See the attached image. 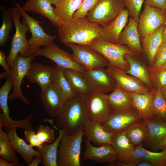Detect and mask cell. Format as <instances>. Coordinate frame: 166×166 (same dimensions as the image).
<instances>
[{
    "mask_svg": "<svg viewBox=\"0 0 166 166\" xmlns=\"http://www.w3.org/2000/svg\"><path fill=\"white\" fill-rule=\"evenodd\" d=\"M154 91L144 94L130 93L133 107L138 111L142 120L156 118L152 105Z\"/></svg>",
    "mask_w": 166,
    "mask_h": 166,
    "instance_id": "26",
    "label": "cell"
},
{
    "mask_svg": "<svg viewBox=\"0 0 166 166\" xmlns=\"http://www.w3.org/2000/svg\"><path fill=\"white\" fill-rule=\"evenodd\" d=\"M102 26L89 21L86 17L71 20L67 24L58 28L60 42L65 45L74 44L89 45L101 38Z\"/></svg>",
    "mask_w": 166,
    "mask_h": 166,
    "instance_id": "1",
    "label": "cell"
},
{
    "mask_svg": "<svg viewBox=\"0 0 166 166\" xmlns=\"http://www.w3.org/2000/svg\"><path fill=\"white\" fill-rule=\"evenodd\" d=\"M144 0H124V5L128 11L129 15L138 22Z\"/></svg>",
    "mask_w": 166,
    "mask_h": 166,
    "instance_id": "41",
    "label": "cell"
},
{
    "mask_svg": "<svg viewBox=\"0 0 166 166\" xmlns=\"http://www.w3.org/2000/svg\"><path fill=\"white\" fill-rule=\"evenodd\" d=\"M89 119L101 123L108 120L114 112L105 93L91 92L85 98Z\"/></svg>",
    "mask_w": 166,
    "mask_h": 166,
    "instance_id": "9",
    "label": "cell"
},
{
    "mask_svg": "<svg viewBox=\"0 0 166 166\" xmlns=\"http://www.w3.org/2000/svg\"><path fill=\"white\" fill-rule=\"evenodd\" d=\"M56 68L37 63H31L26 77L32 83L38 84L41 89L53 82Z\"/></svg>",
    "mask_w": 166,
    "mask_h": 166,
    "instance_id": "18",
    "label": "cell"
},
{
    "mask_svg": "<svg viewBox=\"0 0 166 166\" xmlns=\"http://www.w3.org/2000/svg\"><path fill=\"white\" fill-rule=\"evenodd\" d=\"M63 69L66 78L77 94L85 98L91 93L81 73L72 69Z\"/></svg>",
    "mask_w": 166,
    "mask_h": 166,
    "instance_id": "32",
    "label": "cell"
},
{
    "mask_svg": "<svg viewBox=\"0 0 166 166\" xmlns=\"http://www.w3.org/2000/svg\"><path fill=\"white\" fill-rule=\"evenodd\" d=\"M155 70L156 71L155 78L160 88L159 89H160L166 86V68Z\"/></svg>",
    "mask_w": 166,
    "mask_h": 166,
    "instance_id": "45",
    "label": "cell"
},
{
    "mask_svg": "<svg viewBox=\"0 0 166 166\" xmlns=\"http://www.w3.org/2000/svg\"><path fill=\"white\" fill-rule=\"evenodd\" d=\"M10 10L15 31L12 40L9 53L6 57V61L10 68L18 54L25 57L30 56L28 40L26 38V34L30 31L28 26L24 18L20 22L22 15L17 7H13Z\"/></svg>",
    "mask_w": 166,
    "mask_h": 166,
    "instance_id": "4",
    "label": "cell"
},
{
    "mask_svg": "<svg viewBox=\"0 0 166 166\" xmlns=\"http://www.w3.org/2000/svg\"><path fill=\"white\" fill-rule=\"evenodd\" d=\"M148 126V136L144 144L152 149L158 148L162 140L166 136V123L156 118L151 120H143Z\"/></svg>",
    "mask_w": 166,
    "mask_h": 166,
    "instance_id": "27",
    "label": "cell"
},
{
    "mask_svg": "<svg viewBox=\"0 0 166 166\" xmlns=\"http://www.w3.org/2000/svg\"><path fill=\"white\" fill-rule=\"evenodd\" d=\"M84 125L72 134L64 133L57 151V166H80L81 145L84 136Z\"/></svg>",
    "mask_w": 166,
    "mask_h": 166,
    "instance_id": "3",
    "label": "cell"
},
{
    "mask_svg": "<svg viewBox=\"0 0 166 166\" xmlns=\"http://www.w3.org/2000/svg\"><path fill=\"white\" fill-rule=\"evenodd\" d=\"M166 22V11L150 6L144 2L143 10L140 15L138 22L140 37L142 38L154 31Z\"/></svg>",
    "mask_w": 166,
    "mask_h": 166,
    "instance_id": "13",
    "label": "cell"
},
{
    "mask_svg": "<svg viewBox=\"0 0 166 166\" xmlns=\"http://www.w3.org/2000/svg\"><path fill=\"white\" fill-rule=\"evenodd\" d=\"M124 0H99L86 16L90 21L104 26L124 9Z\"/></svg>",
    "mask_w": 166,
    "mask_h": 166,
    "instance_id": "6",
    "label": "cell"
},
{
    "mask_svg": "<svg viewBox=\"0 0 166 166\" xmlns=\"http://www.w3.org/2000/svg\"><path fill=\"white\" fill-rule=\"evenodd\" d=\"M84 141L85 149L82 157L83 160H92L98 163H109L112 166L118 160L116 151L111 144L96 147L89 140L85 139Z\"/></svg>",
    "mask_w": 166,
    "mask_h": 166,
    "instance_id": "16",
    "label": "cell"
},
{
    "mask_svg": "<svg viewBox=\"0 0 166 166\" xmlns=\"http://www.w3.org/2000/svg\"><path fill=\"white\" fill-rule=\"evenodd\" d=\"M2 20L0 28V45L3 46L9 38V34L14 23L10 9L3 11Z\"/></svg>",
    "mask_w": 166,
    "mask_h": 166,
    "instance_id": "38",
    "label": "cell"
},
{
    "mask_svg": "<svg viewBox=\"0 0 166 166\" xmlns=\"http://www.w3.org/2000/svg\"><path fill=\"white\" fill-rule=\"evenodd\" d=\"M82 0H61L55 5V14L62 24H69L74 13L80 7Z\"/></svg>",
    "mask_w": 166,
    "mask_h": 166,
    "instance_id": "29",
    "label": "cell"
},
{
    "mask_svg": "<svg viewBox=\"0 0 166 166\" xmlns=\"http://www.w3.org/2000/svg\"><path fill=\"white\" fill-rule=\"evenodd\" d=\"M166 39V26L165 27V28L164 31V32L163 34V41Z\"/></svg>",
    "mask_w": 166,
    "mask_h": 166,
    "instance_id": "53",
    "label": "cell"
},
{
    "mask_svg": "<svg viewBox=\"0 0 166 166\" xmlns=\"http://www.w3.org/2000/svg\"><path fill=\"white\" fill-rule=\"evenodd\" d=\"M36 134L42 144H50L55 140V130L48 126L41 124L38 127Z\"/></svg>",
    "mask_w": 166,
    "mask_h": 166,
    "instance_id": "40",
    "label": "cell"
},
{
    "mask_svg": "<svg viewBox=\"0 0 166 166\" xmlns=\"http://www.w3.org/2000/svg\"><path fill=\"white\" fill-rule=\"evenodd\" d=\"M116 81L117 84L130 93L144 94L149 90L137 78L129 75L125 71L118 67L109 66L106 69Z\"/></svg>",
    "mask_w": 166,
    "mask_h": 166,
    "instance_id": "17",
    "label": "cell"
},
{
    "mask_svg": "<svg viewBox=\"0 0 166 166\" xmlns=\"http://www.w3.org/2000/svg\"><path fill=\"white\" fill-rule=\"evenodd\" d=\"M40 97L44 109L50 117H57L61 113L65 102L55 83L53 82L41 89Z\"/></svg>",
    "mask_w": 166,
    "mask_h": 166,
    "instance_id": "14",
    "label": "cell"
},
{
    "mask_svg": "<svg viewBox=\"0 0 166 166\" xmlns=\"http://www.w3.org/2000/svg\"><path fill=\"white\" fill-rule=\"evenodd\" d=\"M158 148L161 149H166V136H165L160 142Z\"/></svg>",
    "mask_w": 166,
    "mask_h": 166,
    "instance_id": "50",
    "label": "cell"
},
{
    "mask_svg": "<svg viewBox=\"0 0 166 166\" xmlns=\"http://www.w3.org/2000/svg\"><path fill=\"white\" fill-rule=\"evenodd\" d=\"M44 56L55 62L62 69L74 70L81 73L85 70L73 58L72 54L53 43L39 49L34 55Z\"/></svg>",
    "mask_w": 166,
    "mask_h": 166,
    "instance_id": "10",
    "label": "cell"
},
{
    "mask_svg": "<svg viewBox=\"0 0 166 166\" xmlns=\"http://www.w3.org/2000/svg\"><path fill=\"white\" fill-rule=\"evenodd\" d=\"M0 125V157L10 162L19 163L16 152L12 147L8 133L3 131Z\"/></svg>",
    "mask_w": 166,
    "mask_h": 166,
    "instance_id": "36",
    "label": "cell"
},
{
    "mask_svg": "<svg viewBox=\"0 0 166 166\" xmlns=\"http://www.w3.org/2000/svg\"><path fill=\"white\" fill-rule=\"evenodd\" d=\"M111 145L116 153L118 160L113 166H124L132 156L135 148L127 136L125 131L114 134Z\"/></svg>",
    "mask_w": 166,
    "mask_h": 166,
    "instance_id": "20",
    "label": "cell"
},
{
    "mask_svg": "<svg viewBox=\"0 0 166 166\" xmlns=\"http://www.w3.org/2000/svg\"><path fill=\"white\" fill-rule=\"evenodd\" d=\"M142 120L137 110L134 108L115 112L106 121L101 123L107 132L115 134L125 131L134 122Z\"/></svg>",
    "mask_w": 166,
    "mask_h": 166,
    "instance_id": "15",
    "label": "cell"
},
{
    "mask_svg": "<svg viewBox=\"0 0 166 166\" xmlns=\"http://www.w3.org/2000/svg\"><path fill=\"white\" fill-rule=\"evenodd\" d=\"M89 119L85 98L78 94L65 103L62 112L56 119V125L65 133L72 134Z\"/></svg>",
    "mask_w": 166,
    "mask_h": 166,
    "instance_id": "2",
    "label": "cell"
},
{
    "mask_svg": "<svg viewBox=\"0 0 166 166\" xmlns=\"http://www.w3.org/2000/svg\"><path fill=\"white\" fill-rule=\"evenodd\" d=\"M89 45L105 57L109 62L110 66L125 71L128 69L129 65L124 56L126 54L137 55L127 46L107 42L100 38L96 39Z\"/></svg>",
    "mask_w": 166,
    "mask_h": 166,
    "instance_id": "5",
    "label": "cell"
},
{
    "mask_svg": "<svg viewBox=\"0 0 166 166\" xmlns=\"http://www.w3.org/2000/svg\"><path fill=\"white\" fill-rule=\"evenodd\" d=\"M137 166H152L149 162L146 161H143L139 163Z\"/></svg>",
    "mask_w": 166,
    "mask_h": 166,
    "instance_id": "51",
    "label": "cell"
},
{
    "mask_svg": "<svg viewBox=\"0 0 166 166\" xmlns=\"http://www.w3.org/2000/svg\"><path fill=\"white\" fill-rule=\"evenodd\" d=\"M16 128H14L8 132V136L13 148L22 156L25 163L28 165L36 156L42 155L32 147L27 144L25 140L18 136Z\"/></svg>",
    "mask_w": 166,
    "mask_h": 166,
    "instance_id": "28",
    "label": "cell"
},
{
    "mask_svg": "<svg viewBox=\"0 0 166 166\" xmlns=\"http://www.w3.org/2000/svg\"><path fill=\"white\" fill-rule=\"evenodd\" d=\"M84 136L94 144L101 146L111 144L113 133L106 131L101 123L88 119L84 125Z\"/></svg>",
    "mask_w": 166,
    "mask_h": 166,
    "instance_id": "23",
    "label": "cell"
},
{
    "mask_svg": "<svg viewBox=\"0 0 166 166\" xmlns=\"http://www.w3.org/2000/svg\"><path fill=\"white\" fill-rule=\"evenodd\" d=\"M51 5L46 0H28L22 8L26 12H32L46 18L58 28L62 24L56 16L54 7Z\"/></svg>",
    "mask_w": 166,
    "mask_h": 166,
    "instance_id": "24",
    "label": "cell"
},
{
    "mask_svg": "<svg viewBox=\"0 0 166 166\" xmlns=\"http://www.w3.org/2000/svg\"><path fill=\"white\" fill-rule=\"evenodd\" d=\"M13 87L10 76H7L4 85L0 88V106L2 113H0V121L3 125L8 124L13 120L9 115L8 105L9 94Z\"/></svg>",
    "mask_w": 166,
    "mask_h": 166,
    "instance_id": "34",
    "label": "cell"
},
{
    "mask_svg": "<svg viewBox=\"0 0 166 166\" xmlns=\"http://www.w3.org/2000/svg\"><path fill=\"white\" fill-rule=\"evenodd\" d=\"M152 102L156 117L160 119L166 118V101L162 95L160 89L154 91Z\"/></svg>",
    "mask_w": 166,
    "mask_h": 166,
    "instance_id": "39",
    "label": "cell"
},
{
    "mask_svg": "<svg viewBox=\"0 0 166 166\" xmlns=\"http://www.w3.org/2000/svg\"><path fill=\"white\" fill-rule=\"evenodd\" d=\"M55 66L56 71L53 82L55 83L60 89L65 103L78 94L74 91L66 78L63 69L56 65Z\"/></svg>",
    "mask_w": 166,
    "mask_h": 166,
    "instance_id": "37",
    "label": "cell"
},
{
    "mask_svg": "<svg viewBox=\"0 0 166 166\" xmlns=\"http://www.w3.org/2000/svg\"><path fill=\"white\" fill-rule=\"evenodd\" d=\"M23 165L19 163L10 162L0 158V166H23Z\"/></svg>",
    "mask_w": 166,
    "mask_h": 166,
    "instance_id": "49",
    "label": "cell"
},
{
    "mask_svg": "<svg viewBox=\"0 0 166 166\" xmlns=\"http://www.w3.org/2000/svg\"><path fill=\"white\" fill-rule=\"evenodd\" d=\"M137 27L138 22L130 17L120 35L118 42L119 44L126 45L137 55L143 51Z\"/></svg>",
    "mask_w": 166,
    "mask_h": 166,
    "instance_id": "22",
    "label": "cell"
},
{
    "mask_svg": "<svg viewBox=\"0 0 166 166\" xmlns=\"http://www.w3.org/2000/svg\"><path fill=\"white\" fill-rule=\"evenodd\" d=\"M14 4L18 8L28 26L31 33V37L28 40L30 56L35 57L34 56L37 50L41 47L47 46L53 43L56 36L45 33L40 24L41 21L27 14L18 3L15 2Z\"/></svg>",
    "mask_w": 166,
    "mask_h": 166,
    "instance_id": "7",
    "label": "cell"
},
{
    "mask_svg": "<svg viewBox=\"0 0 166 166\" xmlns=\"http://www.w3.org/2000/svg\"><path fill=\"white\" fill-rule=\"evenodd\" d=\"M126 134L130 142L135 146L145 140L148 134L147 125L142 120L136 121L126 130Z\"/></svg>",
    "mask_w": 166,
    "mask_h": 166,
    "instance_id": "35",
    "label": "cell"
},
{
    "mask_svg": "<svg viewBox=\"0 0 166 166\" xmlns=\"http://www.w3.org/2000/svg\"><path fill=\"white\" fill-rule=\"evenodd\" d=\"M165 68H166V61L160 68H159L157 69H162Z\"/></svg>",
    "mask_w": 166,
    "mask_h": 166,
    "instance_id": "54",
    "label": "cell"
},
{
    "mask_svg": "<svg viewBox=\"0 0 166 166\" xmlns=\"http://www.w3.org/2000/svg\"><path fill=\"white\" fill-rule=\"evenodd\" d=\"M108 97L114 113L133 107L129 93L117 84L112 92L108 95Z\"/></svg>",
    "mask_w": 166,
    "mask_h": 166,
    "instance_id": "31",
    "label": "cell"
},
{
    "mask_svg": "<svg viewBox=\"0 0 166 166\" xmlns=\"http://www.w3.org/2000/svg\"><path fill=\"white\" fill-rule=\"evenodd\" d=\"M129 15L128 9H124L113 20L102 26L100 38L107 42L118 44L120 35L126 26Z\"/></svg>",
    "mask_w": 166,
    "mask_h": 166,
    "instance_id": "21",
    "label": "cell"
},
{
    "mask_svg": "<svg viewBox=\"0 0 166 166\" xmlns=\"http://www.w3.org/2000/svg\"><path fill=\"white\" fill-rule=\"evenodd\" d=\"M0 65L5 70L7 77L10 76L11 71L10 67L7 63L6 57L5 56L4 52L0 51Z\"/></svg>",
    "mask_w": 166,
    "mask_h": 166,
    "instance_id": "47",
    "label": "cell"
},
{
    "mask_svg": "<svg viewBox=\"0 0 166 166\" xmlns=\"http://www.w3.org/2000/svg\"><path fill=\"white\" fill-rule=\"evenodd\" d=\"M166 61V39L163 41L156 54L152 70L160 68Z\"/></svg>",
    "mask_w": 166,
    "mask_h": 166,
    "instance_id": "43",
    "label": "cell"
},
{
    "mask_svg": "<svg viewBox=\"0 0 166 166\" xmlns=\"http://www.w3.org/2000/svg\"><path fill=\"white\" fill-rule=\"evenodd\" d=\"M133 55L126 54L124 56V58L129 65V68L125 72L137 78L148 87H151V83L147 69Z\"/></svg>",
    "mask_w": 166,
    "mask_h": 166,
    "instance_id": "33",
    "label": "cell"
},
{
    "mask_svg": "<svg viewBox=\"0 0 166 166\" xmlns=\"http://www.w3.org/2000/svg\"><path fill=\"white\" fill-rule=\"evenodd\" d=\"M99 0H82L81 5L73 14L72 20L86 17L89 12Z\"/></svg>",
    "mask_w": 166,
    "mask_h": 166,
    "instance_id": "42",
    "label": "cell"
},
{
    "mask_svg": "<svg viewBox=\"0 0 166 166\" xmlns=\"http://www.w3.org/2000/svg\"><path fill=\"white\" fill-rule=\"evenodd\" d=\"M58 130L59 131L58 136L53 142L48 144L43 143L40 148H37L36 149L42 156V163L45 166H57L58 149L64 133L63 129Z\"/></svg>",
    "mask_w": 166,
    "mask_h": 166,
    "instance_id": "30",
    "label": "cell"
},
{
    "mask_svg": "<svg viewBox=\"0 0 166 166\" xmlns=\"http://www.w3.org/2000/svg\"><path fill=\"white\" fill-rule=\"evenodd\" d=\"M164 24L142 38L143 51L149 62L153 64L158 50L163 42Z\"/></svg>",
    "mask_w": 166,
    "mask_h": 166,
    "instance_id": "25",
    "label": "cell"
},
{
    "mask_svg": "<svg viewBox=\"0 0 166 166\" xmlns=\"http://www.w3.org/2000/svg\"><path fill=\"white\" fill-rule=\"evenodd\" d=\"M72 50L73 58L85 70L104 68L110 65L109 61L102 55L89 45L74 44L65 45Z\"/></svg>",
    "mask_w": 166,
    "mask_h": 166,
    "instance_id": "8",
    "label": "cell"
},
{
    "mask_svg": "<svg viewBox=\"0 0 166 166\" xmlns=\"http://www.w3.org/2000/svg\"><path fill=\"white\" fill-rule=\"evenodd\" d=\"M35 57L30 56L26 57L20 55L16 57L12 67L10 77L13 85V90L9 95V99H17L26 105H30V102L22 94L21 89L22 81L26 77L30 65Z\"/></svg>",
    "mask_w": 166,
    "mask_h": 166,
    "instance_id": "12",
    "label": "cell"
},
{
    "mask_svg": "<svg viewBox=\"0 0 166 166\" xmlns=\"http://www.w3.org/2000/svg\"><path fill=\"white\" fill-rule=\"evenodd\" d=\"M51 4L55 5L58 3L61 0H46Z\"/></svg>",
    "mask_w": 166,
    "mask_h": 166,
    "instance_id": "52",
    "label": "cell"
},
{
    "mask_svg": "<svg viewBox=\"0 0 166 166\" xmlns=\"http://www.w3.org/2000/svg\"><path fill=\"white\" fill-rule=\"evenodd\" d=\"M34 157V158L28 165L29 166H37L43 160L42 155L36 156Z\"/></svg>",
    "mask_w": 166,
    "mask_h": 166,
    "instance_id": "48",
    "label": "cell"
},
{
    "mask_svg": "<svg viewBox=\"0 0 166 166\" xmlns=\"http://www.w3.org/2000/svg\"><path fill=\"white\" fill-rule=\"evenodd\" d=\"M24 139L32 147L40 148L42 144L38 139L36 133L33 130H25Z\"/></svg>",
    "mask_w": 166,
    "mask_h": 166,
    "instance_id": "44",
    "label": "cell"
},
{
    "mask_svg": "<svg viewBox=\"0 0 166 166\" xmlns=\"http://www.w3.org/2000/svg\"><path fill=\"white\" fill-rule=\"evenodd\" d=\"M146 161L153 166L166 165V149L159 152H152L144 148L142 143L136 146L133 154L124 166H136L140 162Z\"/></svg>",
    "mask_w": 166,
    "mask_h": 166,
    "instance_id": "19",
    "label": "cell"
},
{
    "mask_svg": "<svg viewBox=\"0 0 166 166\" xmlns=\"http://www.w3.org/2000/svg\"><path fill=\"white\" fill-rule=\"evenodd\" d=\"M82 74L91 92L106 93L116 86L115 80L104 68L85 69Z\"/></svg>",
    "mask_w": 166,
    "mask_h": 166,
    "instance_id": "11",
    "label": "cell"
},
{
    "mask_svg": "<svg viewBox=\"0 0 166 166\" xmlns=\"http://www.w3.org/2000/svg\"><path fill=\"white\" fill-rule=\"evenodd\" d=\"M144 2L150 6L166 11V0H145Z\"/></svg>",
    "mask_w": 166,
    "mask_h": 166,
    "instance_id": "46",
    "label": "cell"
}]
</instances>
